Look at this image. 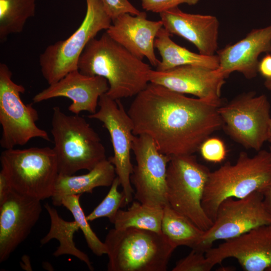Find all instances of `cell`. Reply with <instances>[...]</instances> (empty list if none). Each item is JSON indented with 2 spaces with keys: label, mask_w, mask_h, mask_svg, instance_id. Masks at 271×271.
Listing matches in <instances>:
<instances>
[{
  "label": "cell",
  "mask_w": 271,
  "mask_h": 271,
  "mask_svg": "<svg viewBox=\"0 0 271 271\" xmlns=\"http://www.w3.org/2000/svg\"><path fill=\"white\" fill-rule=\"evenodd\" d=\"M218 107L150 82L127 112L133 134L148 136L162 153L171 157L193 154L222 127Z\"/></svg>",
  "instance_id": "1"
},
{
  "label": "cell",
  "mask_w": 271,
  "mask_h": 271,
  "mask_svg": "<svg viewBox=\"0 0 271 271\" xmlns=\"http://www.w3.org/2000/svg\"><path fill=\"white\" fill-rule=\"evenodd\" d=\"M77 67L82 74L105 78L109 84L106 94L115 100L136 96L150 83L152 70L106 32L88 43Z\"/></svg>",
  "instance_id": "2"
},
{
  "label": "cell",
  "mask_w": 271,
  "mask_h": 271,
  "mask_svg": "<svg viewBox=\"0 0 271 271\" xmlns=\"http://www.w3.org/2000/svg\"><path fill=\"white\" fill-rule=\"evenodd\" d=\"M271 182V153L261 150L253 157L240 153L236 162H226L209 173L202 200L203 208L213 221L226 199L244 198L262 192Z\"/></svg>",
  "instance_id": "3"
},
{
  "label": "cell",
  "mask_w": 271,
  "mask_h": 271,
  "mask_svg": "<svg viewBox=\"0 0 271 271\" xmlns=\"http://www.w3.org/2000/svg\"><path fill=\"white\" fill-rule=\"evenodd\" d=\"M104 242L108 271H166L176 248L162 232L133 227L110 229Z\"/></svg>",
  "instance_id": "4"
},
{
  "label": "cell",
  "mask_w": 271,
  "mask_h": 271,
  "mask_svg": "<svg viewBox=\"0 0 271 271\" xmlns=\"http://www.w3.org/2000/svg\"><path fill=\"white\" fill-rule=\"evenodd\" d=\"M51 132L60 175L90 171L106 159L98 133L79 114L68 115L59 106L53 108Z\"/></svg>",
  "instance_id": "5"
},
{
  "label": "cell",
  "mask_w": 271,
  "mask_h": 271,
  "mask_svg": "<svg viewBox=\"0 0 271 271\" xmlns=\"http://www.w3.org/2000/svg\"><path fill=\"white\" fill-rule=\"evenodd\" d=\"M0 161L14 191L41 201L52 196L59 175L53 148L5 149Z\"/></svg>",
  "instance_id": "6"
},
{
  "label": "cell",
  "mask_w": 271,
  "mask_h": 271,
  "mask_svg": "<svg viewBox=\"0 0 271 271\" xmlns=\"http://www.w3.org/2000/svg\"><path fill=\"white\" fill-rule=\"evenodd\" d=\"M210 172L193 154L171 156L167 171V204L204 231L213 222L202 205Z\"/></svg>",
  "instance_id": "7"
},
{
  "label": "cell",
  "mask_w": 271,
  "mask_h": 271,
  "mask_svg": "<svg viewBox=\"0 0 271 271\" xmlns=\"http://www.w3.org/2000/svg\"><path fill=\"white\" fill-rule=\"evenodd\" d=\"M86 5L84 20L75 32L65 40L48 46L40 56L41 71L49 85L78 69L79 59L88 43L112 23L101 0H86Z\"/></svg>",
  "instance_id": "8"
},
{
  "label": "cell",
  "mask_w": 271,
  "mask_h": 271,
  "mask_svg": "<svg viewBox=\"0 0 271 271\" xmlns=\"http://www.w3.org/2000/svg\"><path fill=\"white\" fill-rule=\"evenodd\" d=\"M8 66L0 64L1 147L5 149L24 146L34 138L50 141L48 132L38 127V111L32 104H25L21 94L24 87L12 80Z\"/></svg>",
  "instance_id": "9"
},
{
  "label": "cell",
  "mask_w": 271,
  "mask_h": 271,
  "mask_svg": "<svg viewBox=\"0 0 271 271\" xmlns=\"http://www.w3.org/2000/svg\"><path fill=\"white\" fill-rule=\"evenodd\" d=\"M270 105L264 94H241L218 107L226 133L246 149L257 152L267 140Z\"/></svg>",
  "instance_id": "10"
},
{
  "label": "cell",
  "mask_w": 271,
  "mask_h": 271,
  "mask_svg": "<svg viewBox=\"0 0 271 271\" xmlns=\"http://www.w3.org/2000/svg\"><path fill=\"white\" fill-rule=\"evenodd\" d=\"M271 224V215L266 208L260 192L240 199L228 198L218 207L211 226L192 249L205 251L218 240L239 236L254 228Z\"/></svg>",
  "instance_id": "11"
},
{
  "label": "cell",
  "mask_w": 271,
  "mask_h": 271,
  "mask_svg": "<svg viewBox=\"0 0 271 271\" xmlns=\"http://www.w3.org/2000/svg\"><path fill=\"white\" fill-rule=\"evenodd\" d=\"M98 106V110L88 117L101 122L110 135L113 155L108 160L114 167L127 205L132 201L134 194L130 179L133 168L130 159L134 136L132 122L120 99H113L105 93L100 97Z\"/></svg>",
  "instance_id": "12"
},
{
  "label": "cell",
  "mask_w": 271,
  "mask_h": 271,
  "mask_svg": "<svg viewBox=\"0 0 271 271\" xmlns=\"http://www.w3.org/2000/svg\"><path fill=\"white\" fill-rule=\"evenodd\" d=\"M137 162L130 175L134 198L142 204L164 208L167 200V171L171 156L162 153L148 136H134L132 145Z\"/></svg>",
  "instance_id": "13"
},
{
  "label": "cell",
  "mask_w": 271,
  "mask_h": 271,
  "mask_svg": "<svg viewBox=\"0 0 271 271\" xmlns=\"http://www.w3.org/2000/svg\"><path fill=\"white\" fill-rule=\"evenodd\" d=\"M225 77L218 69L183 65L166 71L152 70L150 82L182 94H189L217 107L221 106V89Z\"/></svg>",
  "instance_id": "14"
},
{
  "label": "cell",
  "mask_w": 271,
  "mask_h": 271,
  "mask_svg": "<svg viewBox=\"0 0 271 271\" xmlns=\"http://www.w3.org/2000/svg\"><path fill=\"white\" fill-rule=\"evenodd\" d=\"M205 255L214 266L226 258H234L245 271H267L271 267V224L224 240L207 249Z\"/></svg>",
  "instance_id": "15"
},
{
  "label": "cell",
  "mask_w": 271,
  "mask_h": 271,
  "mask_svg": "<svg viewBox=\"0 0 271 271\" xmlns=\"http://www.w3.org/2000/svg\"><path fill=\"white\" fill-rule=\"evenodd\" d=\"M41 201L13 190L0 204V262L30 234L42 211Z\"/></svg>",
  "instance_id": "16"
},
{
  "label": "cell",
  "mask_w": 271,
  "mask_h": 271,
  "mask_svg": "<svg viewBox=\"0 0 271 271\" xmlns=\"http://www.w3.org/2000/svg\"><path fill=\"white\" fill-rule=\"evenodd\" d=\"M108 89V81L104 77L87 75L76 69L36 94L33 101L36 103L53 98L66 97L72 100L68 109L73 114H79L84 111L93 114L97 111L100 97Z\"/></svg>",
  "instance_id": "17"
},
{
  "label": "cell",
  "mask_w": 271,
  "mask_h": 271,
  "mask_svg": "<svg viewBox=\"0 0 271 271\" xmlns=\"http://www.w3.org/2000/svg\"><path fill=\"white\" fill-rule=\"evenodd\" d=\"M147 17L145 12L122 14L112 21L106 32L133 55L142 60L146 58L157 67L160 61L155 55L154 42L163 25L161 20L151 21Z\"/></svg>",
  "instance_id": "18"
},
{
  "label": "cell",
  "mask_w": 271,
  "mask_h": 271,
  "mask_svg": "<svg viewBox=\"0 0 271 271\" xmlns=\"http://www.w3.org/2000/svg\"><path fill=\"white\" fill-rule=\"evenodd\" d=\"M159 14L163 28L171 35L178 36L191 43L201 55H215L219 27L216 17L187 13L178 7Z\"/></svg>",
  "instance_id": "19"
},
{
  "label": "cell",
  "mask_w": 271,
  "mask_h": 271,
  "mask_svg": "<svg viewBox=\"0 0 271 271\" xmlns=\"http://www.w3.org/2000/svg\"><path fill=\"white\" fill-rule=\"evenodd\" d=\"M271 52V25L252 30L246 36L231 45L217 50L218 70L225 78L233 72L241 73L246 79L257 76L258 57Z\"/></svg>",
  "instance_id": "20"
},
{
  "label": "cell",
  "mask_w": 271,
  "mask_h": 271,
  "mask_svg": "<svg viewBox=\"0 0 271 271\" xmlns=\"http://www.w3.org/2000/svg\"><path fill=\"white\" fill-rule=\"evenodd\" d=\"M116 177L114 167L107 159L85 174H59L51 197L53 204L61 206V199L66 196L92 193L96 187L110 186Z\"/></svg>",
  "instance_id": "21"
},
{
  "label": "cell",
  "mask_w": 271,
  "mask_h": 271,
  "mask_svg": "<svg viewBox=\"0 0 271 271\" xmlns=\"http://www.w3.org/2000/svg\"><path fill=\"white\" fill-rule=\"evenodd\" d=\"M170 34L162 27L158 32L154 42L161 57L156 69L166 71L183 65H198L211 69L219 67V58L217 54L212 56L203 55L194 53L182 47L170 38Z\"/></svg>",
  "instance_id": "22"
},
{
  "label": "cell",
  "mask_w": 271,
  "mask_h": 271,
  "mask_svg": "<svg viewBox=\"0 0 271 271\" xmlns=\"http://www.w3.org/2000/svg\"><path fill=\"white\" fill-rule=\"evenodd\" d=\"M44 208L49 215L51 223L48 233L40 240L41 245H43L52 239H56L59 242V246L53 253L54 256L64 254L74 256L84 262L90 270H93L88 256L77 248L73 240L74 234L79 229L77 222L65 220L48 203L44 205Z\"/></svg>",
  "instance_id": "23"
},
{
  "label": "cell",
  "mask_w": 271,
  "mask_h": 271,
  "mask_svg": "<svg viewBox=\"0 0 271 271\" xmlns=\"http://www.w3.org/2000/svg\"><path fill=\"white\" fill-rule=\"evenodd\" d=\"M163 211L162 233L175 247L186 246L194 249L204 231L168 204L163 208Z\"/></svg>",
  "instance_id": "24"
},
{
  "label": "cell",
  "mask_w": 271,
  "mask_h": 271,
  "mask_svg": "<svg viewBox=\"0 0 271 271\" xmlns=\"http://www.w3.org/2000/svg\"><path fill=\"white\" fill-rule=\"evenodd\" d=\"M163 212V208L134 201L127 210L118 211L113 224L118 229L133 227L161 233Z\"/></svg>",
  "instance_id": "25"
},
{
  "label": "cell",
  "mask_w": 271,
  "mask_h": 271,
  "mask_svg": "<svg viewBox=\"0 0 271 271\" xmlns=\"http://www.w3.org/2000/svg\"><path fill=\"white\" fill-rule=\"evenodd\" d=\"M36 0H0V42L20 33L27 21L35 16Z\"/></svg>",
  "instance_id": "26"
},
{
  "label": "cell",
  "mask_w": 271,
  "mask_h": 271,
  "mask_svg": "<svg viewBox=\"0 0 271 271\" xmlns=\"http://www.w3.org/2000/svg\"><path fill=\"white\" fill-rule=\"evenodd\" d=\"M81 195L66 196L61 199V205L67 208L72 214L84 235L88 246L92 252L100 256L106 254L104 242H102L91 229L86 216L81 207L80 197Z\"/></svg>",
  "instance_id": "27"
},
{
  "label": "cell",
  "mask_w": 271,
  "mask_h": 271,
  "mask_svg": "<svg viewBox=\"0 0 271 271\" xmlns=\"http://www.w3.org/2000/svg\"><path fill=\"white\" fill-rule=\"evenodd\" d=\"M120 183L116 176L110 186V189L103 200L86 216L88 221H92L101 217H107L113 223L120 208L126 205L125 197L123 192L118 191Z\"/></svg>",
  "instance_id": "28"
},
{
  "label": "cell",
  "mask_w": 271,
  "mask_h": 271,
  "mask_svg": "<svg viewBox=\"0 0 271 271\" xmlns=\"http://www.w3.org/2000/svg\"><path fill=\"white\" fill-rule=\"evenodd\" d=\"M214 265L208 259L205 253L192 249L185 257L179 260L173 271H210Z\"/></svg>",
  "instance_id": "29"
},
{
  "label": "cell",
  "mask_w": 271,
  "mask_h": 271,
  "mask_svg": "<svg viewBox=\"0 0 271 271\" xmlns=\"http://www.w3.org/2000/svg\"><path fill=\"white\" fill-rule=\"evenodd\" d=\"M199 151L205 161L214 163L222 162L227 152L223 142L217 137L208 138L201 145Z\"/></svg>",
  "instance_id": "30"
},
{
  "label": "cell",
  "mask_w": 271,
  "mask_h": 271,
  "mask_svg": "<svg viewBox=\"0 0 271 271\" xmlns=\"http://www.w3.org/2000/svg\"><path fill=\"white\" fill-rule=\"evenodd\" d=\"M104 8L113 21L124 14L136 15L141 11L134 7L128 0H101Z\"/></svg>",
  "instance_id": "31"
},
{
  "label": "cell",
  "mask_w": 271,
  "mask_h": 271,
  "mask_svg": "<svg viewBox=\"0 0 271 271\" xmlns=\"http://www.w3.org/2000/svg\"><path fill=\"white\" fill-rule=\"evenodd\" d=\"M142 8L148 12L160 14L180 4L189 6L197 4L199 0H140Z\"/></svg>",
  "instance_id": "32"
},
{
  "label": "cell",
  "mask_w": 271,
  "mask_h": 271,
  "mask_svg": "<svg viewBox=\"0 0 271 271\" xmlns=\"http://www.w3.org/2000/svg\"><path fill=\"white\" fill-rule=\"evenodd\" d=\"M13 190L12 187L5 172L1 169L0 172V204L8 198Z\"/></svg>",
  "instance_id": "33"
},
{
  "label": "cell",
  "mask_w": 271,
  "mask_h": 271,
  "mask_svg": "<svg viewBox=\"0 0 271 271\" xmlns=\"http://www.w3.org/2000/svg\"><path fill=\"white\" fill-rule=\"evenodd\" d=\"M258 71L266 79L271 78V54L267 53L259 62Z\"/></svg>",
  "instance_id": "34"
},
{
  "label": "cell",
  "mask_w": 271,
  "mask_h": 271,
  "mask_svg": "<svg viewBox=\"0 0 271 271\" xmlns=\"http://www.w3.org/2000/svg\"><path fill=\"white\" fill-rule=\"evenodd\" d=\"M269 150L271 153V146ZM261 193L265 206L271 215V182Z\"/></svg>",
  "instance_id": "35"
},
{
  "label": "cell",
  "mask_w": 271,
  "mask_h": 271,
  "mask_svg": "<svg viewBox=\"0 0 271 271\" xmlns=\"http://www.w3.org/2000/svg\"><path fill=\"white\" fill-rule=\"evenodd\" d=\"M264 85L266 88L271 91V78L266 79L264 82Z\"/></svg>",
  "instance_id": "36"
},
{
  "label": "cell",
  "mask_w": 271,
  "mask_h": 271,
  "mask_svg": "<svg viewBox=\"0 0 271 271\" xmlns=\"http://www.w3.org/2000/svg\"><path fill=\"white\" fill-rule=\"evenodd\" d=\"M267 141L271 143V119L269 124Z\"/></svg>",
  "instance_id": "37"
},
{
  "label": "cell",
  "mask_w": 271,
  "mask_h": 271,
  "mask_svg": "<svg viewBox=\"0 0 271 271\" xmlns=\"http://www.w3.org/2000/svg\"><path fill=\"white\" fill-rule=\"evenodd\" d=\"M267 271H271V267L267 270Z\"/></svg>",
  "instance_id": "38"
}]
</instances>
